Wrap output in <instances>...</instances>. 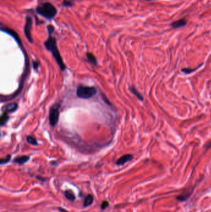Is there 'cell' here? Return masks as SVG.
<instances>
[{
  "label": "cell",
  "instance_id": "1",
  "mask_svg": "<svg viewBox=\"0 0 211 212\" xmlns=\"http://www.w3.org/2000/svg\"><path fill=\"white\" fill-rule=\"evenodd\" d=\"M44 45L46 49L52 53L61 70L65 71L66 70V65L64 63L60 53L58 50L56 38L52 36V34H48V37L46 41L44 42Z\"/></svg>",
  "mask_w": 211,
  "mask_h": 212
},
{
  "label": "cell",
  "instance_id": "2",
  "mask_svg": "<svg viewBox=\"0 0 211 212\" xmlns=\"http://www.w3.org/2000/svg\"><path fill=\"white\" fill-rule=\"evenodd\" d=\"M36 11L37 14L48 20H52L54 18L57 14L56 7L49 2H45L38 5Z\"/></svg>",
  "mask_w": 211,
  "mask_h": 212
},
{
  "label": "cell",
  "instance_id": "3",
  "mask_svg": "<svg viewBox=\"0 0 211 212\" xmlns=\"http://www.w3.org/2000/svg\"><path fill=\"white\" fill-rule=\"evenodd\" d=\"M97 92V90L95 87L79 86L77 89L76 95L81 99H87L94 96Z\"/></svg>",
  "mask_w": 211,
  "mask_h": 212
},
{
  "label": "cell",
  "instance_id": "4",
  "mask_svg": "<svg viewBox=\"0 0 211 212\" xmlns=\"http://www.w3.org/2000/svg\"><path fill=\"white\" fill-rule=\"evenodd\" d=\"M60 104L59 103L54 104L50 109L49 121L52 127H55L59 120Z\"/></svg>",
  "mask_w": 211,
  "mask_h": 212
},
{
  "label": "cell",
  "instance_id": "5",
  "mask_svg": "<svg viewBox=\"0 0 211 212\" xmlns=\"http://www.w3.org/2000/svg\"><path fill=\"white\" fill-rule=\"evenodd\" d=\"M32 19L29 16H27L26 17V22L24 25V32L26 37L27 38L28 41L33 44V39L32 37Z\"/></svg>",
  "mask_w": 211,
  "mask_h": 212
},
{
  "label": "cell",
  "instance_id": "6",
  "mask_svg": "<svg viewBox=\"0 0 211 212\" xmlns=\"http://www.w3.org/2000/svg\"><path fill=\"white\" fill-rule=\"evenodd\" d=\"M132 159H133V156L131 154L124 155L122 157H120V158L116 161V165H118V166H122V165L124 164L125 163L130 161L132 160Z\"/></svg>",
  "mask_w": 211,
  "mask_h": 212
},
{
  "label": "cell",
  "instance_id": "7",
  "mask_svg": "<svg viewBox=\"0 0 211 212\" xmlns=\"http://www.w3.org/2000/svg\"><path fill=\"white\" fill-rule=\"evenodd\" d=\"M30 159V157L28 156H19L17 158H15L13 161V162L15 163H17L19 165L24 164V163L28 162Z\"/></svg>",
  "mask_w": 211,
  "mask_h": 212
},
{
  "label": "cell",
  "instance_id": "8",
  "mask_svg": "<svg viewBox=\"0 0 211 212\" xmlns=\"http://www.w3.org/2000/svg\"><path fill=\"white\" fill-rule=\"evenodd\" d=\"M187 23V21L185 19H181L178 21H176L171 24V26L173 28H180L185 26Z\"/></svg>",
  "mask_w": 211,
  "mask_h": 212
},
{
  "label": "cell",
  "instance_id": "9",
  "mask_svg": "<svg viewBox=\"0 0 211 212\" xmlns=\"http://www.w3.org/2000/svg\"><path fill=\"white\" fill-rule=\"evenodd\" d=\"M18 108V104L15 103H13L7 104L5 109V111L7 113H13L15 112Z\"/></svg>",
  "mask_w": 211,
  "mask_h": 212
},
{
  "label": "cell",
  "instance_id": "10",
  "mask_svg": "<svg viewBox=\"0 0 211 212\" xmlns=\"http://www.w3.org/2000/svg\"><path fill=\"white\" fill-rule=\"evenodd\" d=\"M93 202V196L91 194L87 195L86 197H85L84 201V203H83V206L84 207L86 208L89 206H90L91 205H92V203Z\"/></svg>",
  "mask_w": 211,
  "mask_h": 212
},
{
  "label": "cell",
  "instance_id": "11",
  "mask_svg": "<svg viewBox=\"0 0 211 212\" xmlns=\"http://www.w3.org/2000/svg\"><path fill=\"white\" fill-rule=\"evenodd\" d=\"M65 197L70 201H75L76 200V196L74 194L73 192L71 190H67L65 192Z\"/></svg>",
  "mask_w": 211,
  "mask_h": 212
},
{
  "label": "cell",
  "instance_id": "12",
  "mask_svg": "<svg viewBox=\"0 0 211 212\" xmlns=\"http://www.w3.org/2000/svg\"><path fill=\"white\" fill-rule=\"evenodd\" d=\"M86 56H87V60L90 63H91L92 65H97V58L92 53L87 52V54H86Z\"/></svg>",
  "mask_w": 211,
  "mask_h": 212
},
{
  "label": "cell",
  "instance_id": "13",
  "mask_svg": "<svg viewBox=\"0 0 211 212\" xmlns=\"http://www.w3.org/2000/svg\"><path fill=\"white\" fill-rule=\"evenodd\" d=\"M130 91L134 94V95H135L137 97V98H138L139 100L141 101H143L142 96L138 91H137L136 89L134 87V86H130Z\"/></svg>",
  "mask_w": 211,
  "mask_h": 212
},
{
  "label": "cell",
  "instance_id": "14",
  "mask_svg": "<svg viewBox=\"0 0 211 212\" xmlns=\"http://www.w3.org/2000/svg\"><path fill=\"white\" fill-rule=\"evenodd\" d=\"M9 117L8 114H7V113L6 112H4V113L1 117V119H0V122H1V126L3 127V125H5L7 123V122L9 120Z\"/></svg>",
  "mask_w": 211,
  "mask_h": 212
},
{
  "label": "cell",
  "instance_id": "15",
  "mask_svg": "<svg viewBox=\"0 0 211 212\" xmlns=\"http://www.w3.org/2000/svg\"><path fill=\"white\" fill-rule=\"evenodd\" d=\"M62 5L66 7H71L75 5V0H63Z\"/></svg>",
  "mask_w": 211,
  "mask_h": 212
},
{
  "label": "cell",
  "instance_id": "16",
  "mask_svg": "<svg viewBox=\"0 0 211 212\" xmlns=\"http://www.w3.org/2000/svg\"><path fill=\"white\" fill-rule=\"evenodd\" d=\"M26 140H27V142H28L29 144L34 145V146H37V145L38 144L37 140L32 136H28L27 137Z\"/></svg>",
  "mask_w": 211,
  "mask_h": 212
},
{
  "label": "cell",
  "instance_id": "17",
  "mask_svg": "<svg viewBox=\"0 0 211 212\" xmlns=\"http://www.w3.org/2000/svg\"><path fill=\"white\" fill-rule=\"evenodd\" d=\"M11 155H7L5 158H3L1 159V164H6L8 163L9 161L11 160Z\"/></svg>",
  "mask_w": 211,
  "mask_h": 212
},
{
  "label": "cell",
  "instance_id": "18",
  "mask_svg": "<svg viewBox=\"0 0 211 212\" xmlns=\"http://www.w3.org/2000/svg\"><path fill=\"white\" fill-rule=\"evenodd\" d=\"M108 206H109L108 202L106 201V200H105V201L102 202V203H101V210L106 209Z\"/></svg>",
  "mask_w": 211,
  "mask_h": 212
},
{
  "label": "cell",
  "instance_id": "19",
  "mask_svg": "<svg viewBox=\"0 0 211 212\" xmlns=\"http://www.w3.org/2000/svg\"><path fill=\"white\" fill-rule=\"evenodd\" d=\"M47 31H48V34H52L54 31V27L52 25L49 24L47 26Z\"/></svg>",
  "mask_w": 211,
  "mask_h": 212
},
{
  "label": "cell",
  "instance_id": "20",
  "mask_svg": "<svg viewBox=\"0 0 211 212\" xmlns=\"http://www.w3.org/2000/svg\"><path fill=\"white\" fill-rule=\"evenodd\" d=\"M32 64H33L34 69L37 70L38 66H39V65H40V63H39L38 61H33Z\"/></svg>",
  "mask_w": 211,
  "mask_h": 212
},
{
  "label": "cell",
  "instance_id": "21",
  "mask_svg": "<svg viewBox=\"0 0 211 212\" xmlns=\"http://www.w3.org/2000/svg\"><path fill=\"white\" fill-rule=\"evenodd\" d=\"M197 68H195V69H191V68H185V69H183L182 70V72H184V73H190L191 72H194V71L196 70Z\"/></svg>",
  "mask_w": 211,
  "mask_h": 212
},
{
  "label": "cell",
  "instance_id": "22",
  "mask_svg": "<svg viewBox=\"0 0 211 212\" xmlns=\"http://www.w3.org/2000/svg\"><path fill=\"white\" fill-rule=\"evenodd\" d=\"M58 210H59L60 212H69V211H68L66 210H65L64 209H62V208H61V207L58 208Z\"/></svg>",
  "mask_w": 211,
  "mask_h": 212
},
{
  "label": "cell",
  "instance_id": "23",
  "mask_svg": "<svg viewBox=\"0 0 211 212\" xmlns=\"http://www.w3.org/2000/svg\"><path fill=\"white\" fill-rule=\"evenodd\" d=\"M146 1H154V0H146Z\"/></svg>",
  "mask_w": 211,
  "mask_h": 212
}]
</instances>
